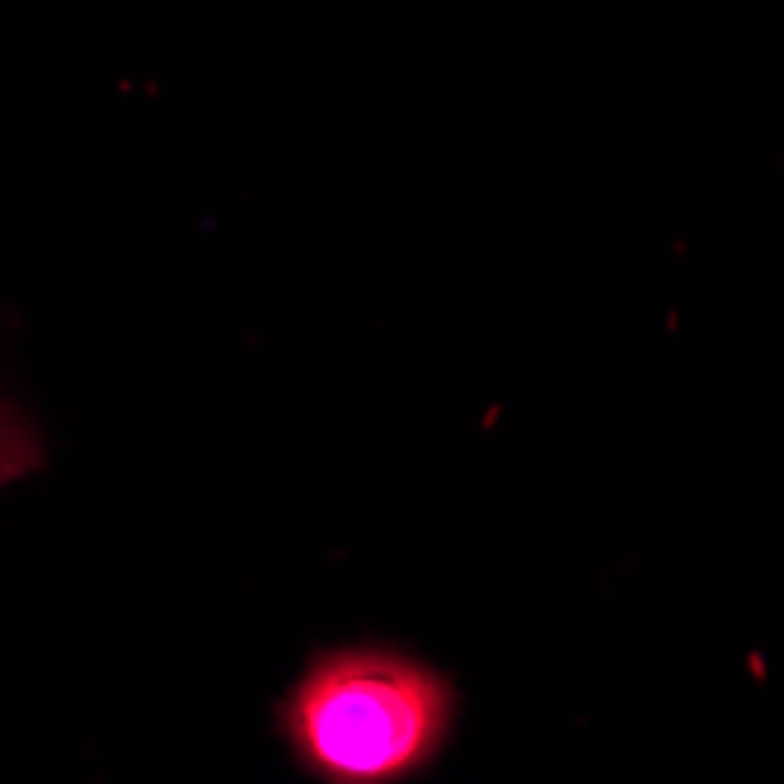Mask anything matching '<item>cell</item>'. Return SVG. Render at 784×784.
I'll return each instance as SVG.
<instances>
[{"label":"cell","instance_id":"cell-2","mask_svg":"<svg viewBox=\"0 0 784 784\" xmlns=\"http://www.w3.org/2000/svg\"><path fill=\"white\" fill-rule=\"evenodd\" d=\"M43 461V442H38V428H33L24 409H19L5 390H0V484L10 479H24L38 470Z\"/></svg>","mask_w":784,"mask_h":784},{"label":"cell","instance_id":"cell-1","mask_svg":"<svg viewBox=\"0 0 784 784\" xmlns=\"http://www.w3.org/2000/svg\"><path fill=\"white\" fill-rule=\"evenodd\" d=\"M451 723V681L385 644L320 653L282 700L287 747L320 784L414 780L442 756Z\"/></svg>","mask_w":784,"mask_h":784}]
</instances>
